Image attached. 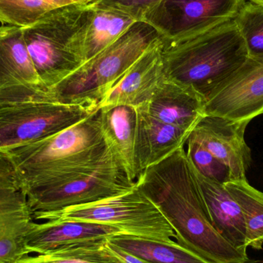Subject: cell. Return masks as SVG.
I'll use <instances>...</instances> for the list:
<instances>
[{
    "instance_id": "cell-1",
    "label": "cell",
    "mask_w": 263,
    "mask_h": 263,
    "mask_svg": "<svg viewBox=\"0 0 263 263\" xmlns=\"http://www.w3.org/2000/svg\"><path fill=\"white\" fill-rule=\"evenodd\" d=\"M136 182L168 221L179 245L210 263L249 259L213 227L185 146L145 170Z\"/></svg>"
},
{
    "instance_id": "cell-2",
    "label": "cell",
    "mask_w": 263,
    "mask_h": 263,
    "mask_svg": "<svg viewBox=\"0 0 263 263\" xmlns=\"http://www.w3.org/2000/svg\"><path fill=\"white\" fill-rule=\"evenodd\" d=\"M161 45L165 77L191 86L205 100L249 59L233 20L175 38H161Z\"/></svg>"
},
{
    "instance_id": "cell-3",
    "label": "cell",
    "mask_w": 263,
    "mask_h": 263,
    "mask_svg": "<svg viewBox=\"0 0 263 263\" xmlns=\"http://www.w3.org/2000/svg\"><path fill=\"white\" fill-rule=\"evenodd\" d=\"M109 150L102 130L99 108L71 127L6 153L26 190L92 170L104 160Z\"/></svg>"
},
{
    "instance_id": "cell-4",
    "label": "cell",
    "mask_w": 263,
    "mask_h": 263,
    "mask_svg": "<svg viewBox=\"0 0 263 263\" xmlns=\"http://www.w3.org/2000/svg\"><path fill=\"white\" fill-rule=\"evenodd\" d=\"M161 36L153 26L136 22L115 43L51 88L55 103L99 109L133 63Z\"/></svg>"
},
{
    "instance_id": "cell-5",
    "label": "cell",
    "mask_w": 263,
    "mask_h": 263,
    "mask_svg": "<svg viewBox=\"0 0 263 263\" xmlns=\"http://www.w3.org/2000/svg\"><path fill=\"white\" fill-rule=\"evenodd\" d=\"M89 4L75 3L58 8L23 28L35 70L49 89L84 63L83 45Z\"/></svg>"
},
{
    "instance_id": "cell-6",
    "label": "cell",
    "mask_w": 263,
    "mask_h": 263,
    "mask_svg": "<svg viewBox=\"0 0 263 263\" xmlns=\"http://www.w3.org/2000/svg\"><path fill=\"white\" fill-rule=\"evenodd\" d=\"M43 220H78L110 226L123 234L170 241L175 233L154 202L136 185L123 194L92 203L32 215Z\"/></svg>"
},
{
    "instance_id": "cell-7",
    "label": "cell",
    "mask_w": 263,
    "mask_h": 263,
    "mask_svg": "<svg viewBox=\"0 0 263 263\" xmlns=\"http://www.w3.org/2000/svg\"><path fill=\"white\" fill-rule=\"evenodd\" d=\"M136 185L110 147L104 160L92 170L58 182L32 185L25 191L34 215L92 203L123 194Z\"/></svg>"
},
{
    "instance_id": "cell-8",
    "label": "cell",
    "mask_w": 263,
    "mask_h": 263,
    "mask_svg": "<svg viewBox=\"0 0 263 263\" xmlns=\"http://www.w3.org/2000/svg\"><path fill=\"white\" fill-rule=\"evenodd\" d=\"M97 109L51 102L0 106V153L47 139L80 123Z\"/></svg>"
},
{
    "instance_id": "cell-9",
    "label": "cell",
    "mask_w": 263,
    "mask_h": 263,
    "mask_svg": "<svg viewBox=\"0 0 263 263\" xmlns=\"http://www.w3.org/2000/svg\"><path fill=\"white\" fill-rule=\"evenodd\" d=\"M39 102L55 103L35 70L23 28L0 26V106Z\"/></svg>"
},
{
    "instance_id": "cell-10",
    "label": "cell",
    "mask_w": 263,
    "mask_h": 263,
    "mask_svg": "<svg viewBox=\"0 0 263 263\" xmlns=\"http://www.w3.org/2000/svg\"><path fill=\"white\" fill-rule=\"evenodd\" d=\"M33 216L13 164L0 153V263H20L27 257L26 236Z\"/></svg>"
},
{
    "instance_id": "cell-11",
    "label": "cell",
    "mask_w": 263,
    "mask_h": 263,
    "mask_svg": "<svg viewBox=\"0 0 263 263\" xmlns=\"http://www.w3.org/2000/svg\"><path fill=\"white\" fill-rule=\"evenodd\" d=\"M246 0H161L142 21L162 39H173L195 29H208L233 20Z\"/></svg>"
},
{
    "instance_id": "cell-12",
    "label": "cell",
    "mask_w": 263,
    "mask_h": 263,
    "mask_svg": "<svg viewBox=\"0 0 263 263\" xmlns=\"http://www.w3.org/2000/svg\"><path fill=\"white\" fill-rule=\"evenodd\" d=\"M205 116L249 122L263 114V59L247 61L205 100Z\"/></svg>"
},
{
    "instance_id": "cell-13",
    "label": "cell",
    "mask_w": 263,
    "mask_h": 263,
    "mask_svg": "<svg viewBox=\"0 0 263 263\" xmlns=\"http://www.w3.org/2000/svg\"><path fill=\"white\" fill-rule=\"evenodd\" d=\"M249 122H236L205 116L190 136L225 164L232 181L247 180L252 153L245 139Z\"/></svg>"
},
{
    "instance_id": "cell-14",
    "label": "cell",
    "mask_w": 263,
    "mask_h": 263,
    "mask_svg": "<svg viewBox=\"0 0 263 263\" xmlns=\"http://www.w3.org/2000/svg\"><path fill=\"white\" fill-rule=\"evenodd\" d=\"M121 230L103 224L78 220H47L44 223L33 222L26 236L29 253L48 255L76 246L106 242Z\"/></svg>"
},
{
    "instance_id": "cell-15",
    "label": "cell",
    "mask_w": 263,
    "mask_h": 263,
    "mask_svg": "<svg viewBox=\"0 0 263 263\" xmlns=\"http://www.w3.org/2000/svg\"><path fill=\"white\" fill-rule=\"evenodd\" d=\"M165 78L161 39L152 45L105 97L100 107L128 106L139 109L151 100Z\"/></svg>"
},
{
    "instance_id": "cell-16",
    "label": "cell",
    "mask_w": 263,
    "mask_h": 263,
    "mask_svg": "<svg viewBox=\"0 0 263 263\" xmlns=\"http://www.w3.org/2000/svg\"><path fill=\"white\" fill-rule=\"evenodd\" d=\"M142 109L165 124L193 131L205 117V99L191 86L165 77Z\"/></svg>"
},
{
    "instance_id": "cell-17",
    "label": "cell",
    "mask_w": 263,
    "mask_h": 263,
    "mask_svg": "<svg viewBox=\"0 0 263 263\" xmlns=\"http://www.w3.org/2000/svg\"><path fill=\"white\" fill-rule=\"evenodd\" d=\"M136 110L135 167L138 179L145 170L185 146L193 131L162 123L142 108Z\"/></svg>"
},
{
    "instance_id": "cell-18",
    "label": "cell",
    "mask_w": 263,
    "mask_h": 263,
    "mask_svg": "<svg viewBox=\"0 0 263 263\" xmlns=\"http://www.w3.org/2000/svg\"><path fill=\"white\" fill-rule=\"evenodd\" d=\"M189 163L213 227L235 248L247 253V230L240 207L224 184L205 177L190 160Z\"/></svg>"
},
{
    "instance_id": "cell-19",
    "label": "cell",
    "mask_w": 263,
    "mask_h": 263,
    "mask_svg": "<svg viewBox=\"0 0 263 263\" xmlns=\"http://www.w3.org/2000/svg\"><path fill=\"white\" fill-rule=\"evenodd\" d=\"M100 123L105 140L114 149L129 179L136 182L135 167L137 110L128 106L100 108Z\"/></svg>"
},
{
    "instance_id": "cell-20",
    "label": "cell",
    "mask_w": 263,
    "mask_h": 263,
    "mask_svg": "<svg viewBox=\"0 0 263 263\" xmlns=\"http://www.w3.org/2000/svg\"><path fill=\"white\" fill-rule=\"evenodd\" d=\"M136 22L138 21L124 12L97 9L90 3L83 40V62L86 63L115 43Z\"/></svg>"
},
{
    "instance_id": "cell-21",
    "label": "cell",
    "mask_w": 263,
    "mask_h": 263,
    "mask_svg": "<svg viewBox=\"0 0 263 263\" xmlns=\"http://www.w3.org/2000/svg\"><path fill=\"white\" fill-rule=\"evenodd\" d=\"M108 241L148 263H210L173 240L118 234Z\"/></svg>"
},
{
    "instance_id": "cell-22",
    "label": "cell",
    "mask_w": 263,
    "mask_h": 263,
    "mask_svg": "<svg viewBox=\"0 0 263 263\" xmlns=\"http://www.w3.org/2000/svg\"><path fill=\"white\" fill-rule=\"evenodd\" d=\"M240 207L247 230V247L256 250L263 247V193L247 180L224 184Z\"/></svg>"
},
{
    "instance_id": "cell-23",
    "label": "cell",
    "mask_w": 263,
    "mask_h": 263,
    "mask_svg": "<svg viewBox=\"0 0 263 263\" xmlns=\"http://www.w3.org/2000/svg\"><path fill=\"white\" fill-rule=\"evenodd\" d=\"M93 0H0V23L25 28L54 9Z\"/></svg>"
},
{
    "instance_id": "cell-24",
    "label": "cell",
    "mask_w": 263,
    "mask_h": 263,
    "mask_svg": "<svg viewBox=\"0 0 263 263\" xmlns=\"http://www.w3.org/2000/svg\"><path fill=\"white\" fill-rule=\"evenodd\" d=\"M233 20L249 58L263 59V6L246 0Z\"/></svg>"
},
{
    "instance_id": "cell-25",
    "label": "cell",
    "mask_w": 263,
    "mask_h": 263,
    "mask_svg": "<svg viewBox=\"0 0 263 263\" xmlns=\"http://www.w3.org/2000/svg\"><path fill=\"white\" fill-rule=\"evenodd\" d=\"M106 242L76 246L57 253L30 257L40 263H120L106 248Z\"/></svg>"
},
{
    "instance_id": "cell-26",
    "label": "cell",
    "mask_w": 263,
    "mask_h": 263,
    "mask_svg": "<svg viewBox=\"0 0 263 263\" xmlns=\"http://www.w3.org/2000/svg\"><path fill=\"white\" fill-rule=\"evenodd\" d=\"M186 145L187 157L199 173L222 184L232 181L228 167L215 157L200 142L190 136Z\"/></svg>"
},
{
    "instance_id": "cell-27",
    "label": "cell",
    "mask_w": 263,
    "mask_h": 263,
    "mask_svg": "<svg viewBox=\"0 0 263 263\" xmlns=\"http://www.w3.org/2000/svg\"><path fill=\"white\" fill-rule=\"evenodd\" d=\"M161 0H93V7L116 9L128 14L136 21H142L145 14Z\"/></svg>"
},
{
    "instance_id": "cell-28",
    "label": "cell",
    "mask_w": 263,
    "mask_h": 263,
    "mask_svg": "<svg viewBox=\"0 0 263 263\" xmlns=\"http://www.w3.org/2000/svg\"><path fill=\"white\" fill-rule=\"evenodd\" d=\"M106 248L109 251L120 261V263H148L128 252L125 251L123 249L117 247L114 244L107 241L106 244Z\"/></svg>"
},
{
    "instance_id": "cell-29",
    "label": "cell",
    "mask_w": 263,
    "mask_h": 263,
    "mask_svg": "<svg viewBox=\"0 0 263 263\" xmlns=\"http://www.w3.org/2000/svg\"><path fill=\"white\" fill-rule=\"evenodd\" d=\"M20 263H40L35 262V261L32 260V259H30V257L29 256H27V257L25 258V259H23V260L21 261Z\"/></svg>"
},
{
    "instance_id": "cell-30",
    "label": "cell",
    "mask_w": 263,
    "mask_h": 263,
    "mask_svg": "<svg viewBox=\"0 0 263 263\" xmlns=\"http://www.w3.org/2000/svg\"><path fill=\"white\" fill-rule=\"evenodd\" d=\"M243 263H263L262 260H256V259H248L245 262Z\"/></svg>"
},
{
    "instance_id": "cell-31",
    "label": "cell",
    "mask_w": 263,
    "mask_h": 263,
    "mask_svg": "<svg viewBox=\"0 0 263 263\" xmlns=\"http://www.w3.org/2000/svg\"><path fill=\"white\" fill-rule=\"evenodd\" d=\"M247 1L252 2V3H255V4L263 6V0H247Z\"/></svg>"
}]
</instances>
